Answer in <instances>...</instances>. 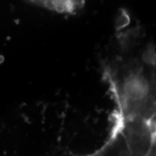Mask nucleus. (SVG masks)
Here are the masks:
<instances>
[{"mask_svg":"<svg viewBox=\"0 0 156 156\" xmlns=\"http://www.w3.org/2000/svg\"><path fill=\"white\" fill-rule=\"evenodd\" d=\"M35 5L61 14H76L82 10L86 0H26Z\"/></svg>","mask_w":156,"mask_h":156,"instance_id":"nucleus-1","label":"nucleus"}]
</instances>
